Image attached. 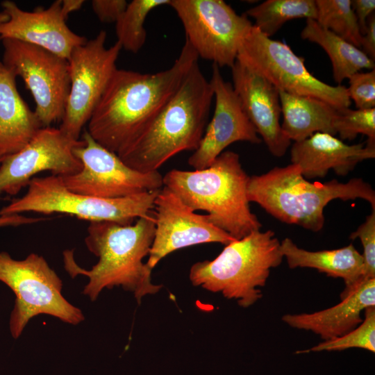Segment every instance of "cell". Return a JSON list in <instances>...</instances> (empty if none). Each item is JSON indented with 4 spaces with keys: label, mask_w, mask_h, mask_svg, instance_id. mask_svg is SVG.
Returning <instances> with one entry per match:
<instances>
[{
    "label": "cell",
    "mask_w": 375,
    "mask_h": 375,
    "mask_svg": "<svg viewBox=\"0 0 375 375\" xmlns=\"http://www.w3.org/2000/svg\"><path fill=\"white\" fill-rule=\"evenodd\" d=\"M283 258L274 232L258 230L225 245L213 260L193 264L189 278L194 286L220 293L248 308L262 298L260 288Z\"/></svg>",
    "instance_id": "obj_6"
},
{
    "label": "cell",
    "mask_w": 375,
    "mask_h": 375,
    "mask_svg": "<svg viewBox=\"0 0 375 375\" xmlns=\"http://www.w3.org/2000/svg\"><path fill=\"white\" fill-rule=\"evenodd\" d=\"M351 8L356 17L361 35H362L367 28L368 18L374 13V0H353L351 1Z\"/></svg>",
    "instance_id": "obj_33"
},
{
    "label": "cell",
    "mask_w": 375,
    "mask_h": 375,
    "mask_svg": "<svg viewBox=\"0 0 375 375\" xmlns=\"http://www.w3.org/2000/svg\"><path fill=\"white\" fill-rule=\"evenodd\" d=\"M170 0H133L115 22V33L122 48L136 53L144 46L147 31L144 22L154 8L168 5Z\"/></svg>",
    "instance_id": "obj_26"
},
{
    "label": "cell",
    "mask_w": 375,
    "mask_h": 375,
    "mask_svg": "<svg viewBox=\"0 0 375 375\" xmlns=\"http://www.w3.org/2000/svg\"><path fill=\"white\" fill-rule=\"evenodd\" d=\"M155 233L146 264L153 269L169 253L185 247L205 244L226 245L235 240L185 204L165 186L158 192L153 208Z\"/></svg>",
    "instance_id": "obj_15"
},
{
    "label": "cell",
    "mask_w": 375,
    "mask_h": 375,
    "mask_svg": "<svg viewBox=\"0 0 375 375\" xmlns=\"http://www.w3.org/2000/svg\"><path fill=\"white\" fill-rule=\"evenodd\" d=\"M247 197L249 202L258 203L276 219L313 232L324 227V209L332 200L361 199L375 210V192L362 178L311 183L292 163L249 176Z\"/></svg>",
    "instance_id": "obj_5"
},
{
    "label": "cell",
    "mask_w": 375,
    "mask_h": 375,
    "mask_svg": "<svg viewBox=\"0 0 375 375\" xmlns=\"http://www.w3.org/2000/svg\"><path fill=\"white\" fill-rule=\"evenodd\" d=\"M285 135L291 141H301L315 133L336 135V108L319 99L278 90Z\"/></svg>",
    "instance_id": "obj_23"
},
{
    "label": "cell",
    "mask_w": 375,
    "mask_h": 375,
    "mask_svg": "<svg viewBox=\"0 0 375 375\" xmlns=\"http://www.w3.org/2000/svg\"><path fill=\"white\" fill-rule=\"evenodd\" d=\"M359 238L363 247L364 280L375 278V210L366 217L365 221L349 236Z\"/></svg>",
    "instance_id": "obj_31"
},
{
    "label": "cell",
    "mask_w": 375,
    "mask_h": 375,
    "mask_svg": "<svg viewBox=\"0 0 375 375\" xmlns=\"http://www.w3.org/2000/svg\"><path fill=\"white\" fill-rule=\"evenodd\" d=\"M301 37L319 45L330 58L336 83L349 78L362 69H374V61L361 49L321 26L315 19H307Z\"/></svg>",
    "instance_id": "obj_24"
},
{
    "label": "cell",
    "mask_w": 375,
    "mask_h": 375,
    "mask_svg": "<svg viewBox=\"0 0 375 375\" xmlns=\"http://www.w3.org/2000/svg\"><path fill=\"white\" fill-rule=\"evenodd\" d=\"M91 5L99 21L115 23L125 10L128 3L125 0H93Z\"/></svg>",
    "instance_id": "obj_32"
},
{
    "label": "cell",
    "mask_w": 375,
    "mask_h": 375,
    "mask_svg": "<svg viewBox=\"0 0 375 375\" xmlns=\"http://www.w3.org/2000/svg\"><path fill=\"white\" fill-rule=\"evenodd\" d=\"M8 19V15L3 11L0 12V24L6 22Z\"/></svg>",
    "instance_id": "obj_37"
},
{
    "label": "cell",
    "mask_w": 375,
    "mask_h": 375,
    "mask_svg": "<svg viewBox=\"0 0 375 375\" xmlns=\"http://www.w3.org/2000/svg\"><path fill=\"white\" fill-rule=\"evenodd\" d=\"M61 0L47 8L28 12L9 0L1 6L8 19L0 24V40L14 39L42 47L68 60L72 51L88 40L73 32L61 11Z\"/></svg>",
    "instance_id": "obj_17"
},
{
    "label": "cell",
    "mask_w": 375,
    "mask_h": 375,
    "mask_svg": "<svg viewBox=\"0 0 375 375\" xmlns=\"http://www.w3.org/2000/svg\"><path fill=\"white\" fill-rule=\"evenodd\" d=\"M106 32L76 47L68 60L70 90L59 128L68 137L79 140L113 73L122 49L117 42L106 47Z\"/></svg>",
    "instance_id": "obj_12"
},
{
    "label": "cell",
    "mask_w": 375,
    "mask_h": 375,
    "mask_svg": "<svg viewBox=\"0 0 375 375\" xmlns=\"http://www.w3.org/2000/svg\"><path fill=\"white\" fill-rule=\"evenodd\" d=\"M0 281L15 295L9 320L14 339L39 315H48L72 325L85 319L82 310L62 296V280L42 256L31 253L23 260H15L1 251Z\"/></svg>",
    "instance_id": "obj_8"
},
{
    "label": "cell",
    "mask_w": 375,
    "mask_h": 375,
    "mask_svg": "<svg viewBox=\"0 0 375 375\" xmlns=\"http://www.w3.org/2000/svg\"><path fill=\"white\" fill-rule=\"evenodd\" d=\"M255 20L253 24L262 34L271 38L283 25L292 19H315L317 8L314 0H267L246 12Z\"/></svg>",
    "instance_id": "obj_25"
},
{
    "label": "cell",
    "mask_w": 375,
    "mask_h": 375,
    "mask_svg": "<svg viewBox=\"0 0 375 375\" xmlns=\"http://www.w3.org/2000/svg\"><path fill=\"white\" fill-rule=\"evenodd\" d=\"M199 57L188 40L168 69L142 74L117 69L97 103L88 132L117 153L153 119L175 93Z\"/></svg>",
    "instance_id": "obj_1"
},
{
    "label": "cell",
    "mask_w": 375,
    "mask_h": 375,
    "mask_svg": "<svg viewBox=\"0 0 375 375\" xmlns=\"http://www.w3.org/2000/svg\"><path fill=\"white\" fill-rule=\"evenodd\" d=\"M362 322L349 333L329 340L324 341L308 350L297 353L322 351H342L350 348H360L375 351V306L367 308Z\"/></svg>",
    "instance_id": "obj_28"
},
{
    "label": "cell",
    "mask_w": 375,
    "mask_h": 375,
    "mask_svg": "<svg viewBox=\"0 0 375 375\" xmlns=\"http://www.w3.org/2000/svg\"><path fill=\"white\" fill-rule=\"evenodd\" d=\"M249 180L240 156L232 151H223L207 168L172 169L162 178L163 186L194 211H206L212 224L235 240L262 227L251 211L247 197Z\"/></svg>",
    "instance_id": "obj_4"
},
{
    "label": "cell",
    "mask_w": 375,
    "mask_h": 375,
    "mask_svg": "<svg viewBox=\"0 0 375 375\" xmlns=\"http://www.w3.org/2000/svg\"><path fill=\"white\" fill-rule=\"evenodd\" d=\"M349 97L357 109H372L375 106V69L357 72L348 78Z\"/></svg>",
    "instance_id": "obj_30"
},
{
    "label": "cell",
    "mask_w": 375,
    "mask_h": 375,
    "mask_svg": "<svg viewBox=\"0 0 375 375\" xmlns=\"http://www.w3.org/2000/svg\"><path fill=\"white\" fill-rule=\"evenodd\" d=\"M16 77L0 62V156L14 154L42 127L20 96Z\"/></svg>",
    "instance_id": "obj_22"
},
{
    "label": "cell",
    "mask_w": 375,
    "mask_h": 375,
    "mask_svg": "<svg viewBox=\"0 0 375 375\" xmlns=\"http://www.w3.org/2000/svg\"><path fill=\"white\" fill-rule=\"evenodd\" d=\"M236 60L278 90L312 97L338 109L351 104L346 87L333 86L315 77L306 67L303 58L287 44L267 37L253 24L240 43Z\"/></svg>",
    "instance_id": "obj_9"
},
{
    "label": "cell",
    "mask_w": 375,
    "mask_h": 375,
    "mask_svg": "<svg viewBox=\"0 0 375 375\" xmlns=\"http://www.w3.org/2000/svg\"><path fill=\"white\" fill-rule=\"evenodd\" d=\"M231 72L232 85L245 114L270 153L283 156L291 141L285 135L280 123L282 112L278 90L238 60Z\"/></svg>",
    "instance_id": "obj_18"
},
{
    "label": "cell",
    "mask_w": 375,
    "mask_h": 375,
    "mask_svg": "<svg viewBox=\"0 0 375 375\" xmlns=\"http://www.w3.org/2000/svg\"><path fill=\"white\" fill-rule=\"evenodd\" d=\"M47 219V218L43 217H26L21 214L0 215V227L18 226L34 224Z\"/></svg>",
    "instance_id": "obj_35"
},
{
    "label": "cell",
    "mask_w": 375,
    "mask_h": 375,
    "mask_svg": "<svg viewBox=\"0 0 375 375\" xmlns=\"http://www.w3.org/2000/svg\"><path fill=\"white\" fill-rule=\"evenodd\" d=\"M281 251L291 269L313 268L328 276L342 278L345 287L341 299L365 281L362 256L351 244L336 249L310 251L299 247L286 238L281 242Z\"/></svg>",
    "instance_id": "obj_21"
},
{
    "label": "cell",
    "mask_w": 375,
    "mask_h": 375,
    "mask_svg": "<svg viewBox=\"0 0 375 375\" xmlns=\"http://www.w3.org/2000/svg\"><path fill=\"white\" fill-rule=\"evenodd\" d=\"M155 233L153 210L134 224L90 222L85 243L98 258L90 269L80 267L73 253L64 252L65 268L71 277L88 278L83 293L95 301L104 289L121 287L131 292L140 304L143 297L158 293L162 285L152 283L151 269L143 259L149 256Z\"/></svg>",
    "instance_id": "obj_2"
},
{
    "label": "cell",
    "mask_w": 375,
    "mask_h": 375,
    "mask_svg": "<svg viewBox=\"0 0 375 375\" xmlns=\"http://www.w3.org/2000/svg\"><path fill=\"white\" fill-rule=\"evenodd\" d=\"M334 128L341 140H352L362 134L368 137L367 141L375 142V108L338 109Z\"/></svg>",
    "instance_id": "obj_29"
},
{
    "label": "cell",
    "mask_w": 375,
    "mask_h": 375,
    "mask_svg": "<svg viewBox=\"0 0 375 375\" xmlns=\"http://www.w3.org/2000/svg\"><path fill=\"white\" fill-rule=\"evenodd\" d=\"M3 65L20 76L31 92L42 127L61 122L70 90L68 60L42 47L14 39L1 40Z\"/></svg>",
    "instance_id": "obj_10"
},
{
    "label": "cell",
    "mask_w": 375,
    "mask_h": 375,
    "mask_svg": "<svg viewBox=\"0 0 375 375\" xmlns=\"http://www.w3.org/2000/svg\"><path fill=\"white\" fill-rule=\"evenodd\" d=\"M85 1L83 0H63L61 3V11L67 19L69 13L80 10Z\"/></svg>",
    "instance_id": "obj_36"
},
{
    "label": "cell",
    "mask_w": 375,
    "mask_h": 375,
    "mask_svg": "<svg viewBox=\"0 0 375 375\" xmlns=\"http://www.w3.org/2000/svg\"><path fill=\"white\" fill-rule=\"evenodd\" d=\"M290 156L305 178H324L331 169L345 176L359 162L375 158V142L367 140L349 145L334 135L318 132L294 142Z\"/></svg>",
    "instance_id": "obj_19"
},
{
    "label": "cell",
    "mask_w": 375,
    "mask_h": 375,
    "mask_svg": "<svg viewBox=\"0 0 375 375\" xmlns=\"http://www.w3.org/2000/svg\"><path fill=\"white\" fill-rule=\"evenodd\" d=\"M213 90L197 62L153 119L117 154L140 172L158 171L183 151H195L207 126Z\"/></svg>",
    "instance_id": "obj_3"
},
{
    "label": "cell",
    "mask_w": 375,
    "mask_h": 375,
    "mask_svg": "<svg viewBox=\"0 0 375 375\" xmlns=\"http://www.w3.org/2000/svg\"><path fill=\"white\" fill-rule=\"evenodd\" d=\"M159 190L103 199L71 191L60 176H35L30 181L26 193L0 209V215L25 212L60 213L90 222H112L128 225L153 210Z\"/></svg>",
    "instance_id": "obj_7"
},
{
    "label": "cell",
    "mask_w": 375,
    "mask_h": 375,
    "mask_svg": "<svg viewBox=\"0 0 375 375\" xmlns=\"http://www.w3.org/2000/svg\"><path fill=\"white\" fill-rule=\"evenodd\" d=\"M83 143L59 128L42 127L26 146L0 163V199L17 194L40 172L65 176L78 172L82 165L74 149Z\"/></svg>",
    "instance_id": "obj_14"
},
{
    "label": "cell",
    "mask_w": 375,
    "mask_h": 375,
    "mask_svg": "<svg viewBox=\"0 0 375 375\" xmlns=\"http://www.w3.org/2000/svg\"><path fill=\"white\" fill-rule=\"evenodd\" d=\"M370 306H375V278L362 282L337 305L312 313L287 314L282 320L292 328L312 331L326 341L356 328L363 319L361 312Z\"/></svg>",
    "instance_id": "obj_20"
},
{
    "label": "cell",
    "mask_w": 375,
    "mask_h": 375,
    "mask_svg": "<svg viewBox=\"0 0 375 375\" xmlns=\"http://www.w3.org/2000/svg\"><path fill=\"white\" fill-rule=\"evenodd\" d=\"M316 22L360 49L362 35L351 0H316Z\"/></svg>",
    "instance_id": "obj_27"
},
{
    "label": "cell",
    "mask_w": 375,
    "mask_h": 375,
    "mask_svg": "<svg viewBox=\"0 0 375 375\" xmlns=\"http://www.w3.org/2000/svg\"><path fill=\"white\" fill-rule=\"evenodd\" d=\"M83 143L74 149L82 165L76 173L62 176L72 192L103 199H118L163 187L158 171L140 172L126 165L118 155L96 142L87 131Z\"/></svg>",
    "instance_id": "obj_13"
},
{
    "label": "cell",
    "mask_w": 375,
    "mask_h": 375,
    "mask_svg": "<svg viewBox=\"0 0 375 375\" xmlns=\"http://www.w3.org/2000/svg\"><path fill=\"white\" fill-rule=\"evenodd\" d=\"M362 51L370 59H375V15L373 13L367 19V28L362 35L360 47Z\"/></svg>",
    "instance_id": "obj_34"
},
{
    "label": "cell",
    "mask_w": 375,
    "mask_h": 375,
    "mask_svg": "<svg viewBox=\"0 0 375 375\" xmlns=\"http://www.w3.org/2000/svg\"><path fill=\"white\" fill-rule=\"evenodd\" d=\"M183 26L185 40L199 58L232 67L240 43L252 26L223 0H170Z\"/></svg>",
    "instance_id": "obj_11"
},
{
    "label": "cell",
    "mask_w": 375,
    "mask_h": 375,
    "mask_svg": "<svg viewBox=\"0 0 375 375\" xmlns=\"http://www.w3.org/2000/svg\"><path fill=\"white\" fill-rule=\"evenodd\" d=\"M5 156H0V163L1 162V161L3 160V159L4 158Z\"/></svg>",
    "instance_id": "obj_38"
},
{
    "label": "cell",
    "mask_w": 375,
    "mask_h": 375,
    "mask_svg": "<svg viewBox=\"0 0 375 375\" xmlns=\"http://www.w3.org/2000/svg\"><path fill=\"white\" fill-rule=\"evenodd\" d=\"M215 106L197 149L188 158L194 170L209 167L230 144L239 142L259 144L262 140L245 114L231 83L226 81L219 67L212 65L210 81Z\"/></svg>",
    "instance_id": "obj_16"
}]
</instances>
